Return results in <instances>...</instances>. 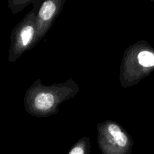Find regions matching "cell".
<instances>
[{
	"label": "cell",
	"mask_w": 154,
	"mask_h": 154,
	"mask_svg": "<svg viewBox=\"0 0 154 154\" xmlns=\"http://www.w3.org/2000/svg\"><path fill=\"white\" fill-rule=\"evenodd\" d=\"M42 4L41 1L36 0L33 4L32 9L12 30L8 57V60L10 63L16 62L23 54L35 46V20Z\"/></svg>",
	"instance_id": "3"
},
{
	"label": "cell",
	"mask_w": 154,
	"mask_h": 154,
	"mask_svg": "<svg viewBox=\"0 0 154 154\" xmlns=\"http://www.w3.org/2000/svg\"><path fill=\"white\" fill-rule=\"evenodd\" d=\"M36 0H9L8 8L14 14L19 13L30 4H34Z\"/></svg>",
	"instance_id": "7"
},
{
	"label": "cell",
	"mask_w": 154,
	"mask_h": 154,
	"mask_svg": "<svg viewBox=\"0 0 154 154\" xmlns=\"http://www.w3.org/2000/svg\"><path fill=\"white\" fill-rule=\"evenodd\" d=\"M79 91V86L72 78L51 85H45L41 78H38L26 91L24 108L33 117H51L60 111L62 103L75 97Z\"/></svg>",
	"instance_id": "1"
},
{
	"label": "cell",
	"mask_w": 154,
	"mask_h": 154,
	"mask_svg": "<svg viewBox=\"0 0 154 154\" xmlns=\"http://www.w3.org/2000/svg\"><path fill=\"white\" fill-rule=\"evenodd\" d=\"M97 143L102 154H131L133 138L117 122L107 120L98 123Z\"/></svg>",
	"instance_id": "4"
},
{
	"label": "cell",
	"mask_w": 154,
	"mask_h": 154,
	"mask_svg": "<svg viewBox=\"0 0 154 154\" xmlns=\"http://www.w3.org/2000/svg\"><path fill=\"white\" fill-rule=\"evenodd\" d=\"M91 153V143L90 138L84 136L78 140L71 147L68 154H90Z\"/></svg>",
	"instance_id": "6"
},
{
	"label": "cell",
	"mask_w": 154,
	"mask_h": 154,
	"mask_svg": "<svg viewBox=\"0 0 154 154\" xmlns=\"http://www.w3.org/2000/svg\"><path fill=\"white\" fill-rule=\"evenodd\" d=\"M154 71V49L146 41H139L126 48L120 66V84L132 87Z\"/></svg>",
	"instance_id": "2"
},
{
	"label": "cell",
	"mask_w": 154,
	"mask_h": 154,
	"mask_svg": "<svg viewBox=\"0 0 154 154\" xmlns=\"http://www.w3.org/2000/svg\"><path fill=\"white\" fill-rule=\"evenodd\" d=\"M66 2V0H47L42 2L35 20V45L46 35L55 20L61 13Z\"/></svg>",
	"instance_id": "5"
}]
</instances>
